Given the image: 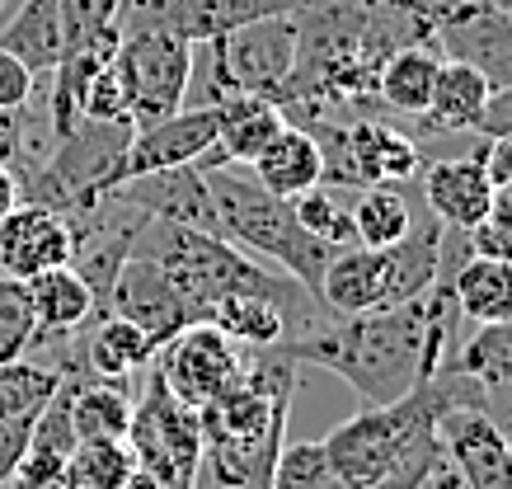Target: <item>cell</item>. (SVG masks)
<instances>
[{"label":"cell","mask_w":512,"mask_h":489,"mask_svg":"<svg viewBox=\"0 0 512 489\" xmlns=\"http://www.w3.org/2000/svg\"><path fill=\"white\" fill-rule=\"evenodd\" d=\"M489 95H494V85H489L475 66L442 57L433 99H428V113H423L419 123L428 127V132H475Z\"/></svg>","instance_id":"obj_25"},{"label":"cell","mask_w":512,"mask_h":489,"mask_svg":"<svg viewBox=\"0 0 512 489\" xmlns=\"http://www.w3.org/2000/svg\"><path fill=\"white\" fill-rule=\"evenodd\" d=\"M19 203H24V184L10 174V165H0V217H10Z\"/></svg>","instance_id":"obj_41"},{"label":"cell","mask_w":512,"mask_h":489,"mask_svg":"<svg viewBox=\"0 0 512 489\" xmlns=\"http://www.w3.org/2000/svg\"><path fill=\"white\" fill-rule=\"evenodd\" d=\"M15 489H76V475H71V452H52V447H33L24 452V461L10 475Z\"/></svg>","instance_id":"obj_33"},{"label":"cell","mask_w":512,"mask_h":489,"mask_svg":"<svg viewBox=\"0 0 512 489\" xmlns=\"http://www.w3.org/2000/svg\"><path fill=\"white\" fill-rule=\"evenodd\" d=\"M0 48L15 52L33 76H52L57 62L66 57V24H62V0H24L19 15L5 24Z\"/></svg>","instance_id":"obj_24"},{"label":"cell","mask_w":512,"mask_h":489,"mask_svg":"<svg viewBox=\"0 0 512 489\" xmlns=\"http://www.w3.org/2000/svg\"><path fill=\"white\" fill-rule=\"evenodd\" d=\"M109 311L113 316H127L132 325L151 334L156 344L174 339V334L193 325V311L184 306V297L170 287V278L151 264V259H141V254H127L123 273H118V283L109 292Z\"/></svg>","instance_id":"obj_16"},{"label":"cell","mask_w":512,"mask_h":489,"mask_svg":"<svg viewBox=\"0 0 512 489\" xmlns=\"http://www.w3.org/2000/svg\"><path fill=\"white\" fill-rule=\"evenodd\" d=\"M498 5H503V10H508V15H512V0H498Z\"/></svg>","instance_id":"obj_43"},{"label":"cell","mask_w":512,"mask_h":489,"mask_svg":"<svg viewBox=\"0 0 512 489\" xmlns=\"http://www.w3.org/2000/svg\"><path fill=\"white\" fill-rule=\"evenodd\" d=\"M437 71H442V52L428 48V43H409V48L390 52L376 71V104H386L400 118H423L428 99H433Z\"/></svg>","instance_id":"obj_22"},{"label":"cell","mask_w":512,"mask_h":489,"mask_svg":"<svg viewBox=\"0 0 512 489\" xmlns=\"http://www.w3.org/2000/svg\"><path fill=\"white\" fill-rule=\"evenodd\" d=\"M33 424H38V419H5V414H0V489L10 485L15 466L24 461V452H29Z\"/></svg>","instance_id":"obj_35"},{"label":"cell","mask_w":512,"mask_h":489,"mask_svg":"<svg viewBox=\"0 0 512 489\" xmlns=\"http://www.w3.org/2000/svg\"><path fill=\"white\" fill-rule=\"evenodd\" d=\"M202 174H207V189L217 203L221 236L231 240L235 250L264 259V264L282 269L287 278H296L306 292L320 297V278H325V264L334 259V245H325L301 226L292 198L268 193L249 174V165H212Z\"/></svg>","instance_id":"obj_3"},{"label":"cell","mask_w":512,"mask_h":489,"mask_svg":"<svg viewBox=\"0 0 512 489\" xmlns=\"http://www.w3.org/2000/svg\"><path fill=\"white\" fill-rule=\"evenodd\" d=\"M414 226V207L400 193V184H367L353 203V236L357 245H372V250H386L395 240L409 236Z\"/></svg>","instance_id":"obj_27"},{"label":"cell","mask_w":512,"mask_h":489,"mask_svg":"<svg viewBox=\"0 0 512 489\" xmlns=\"http://www.w3.org/2000/svg\"><path fill=\"white\" fill-rule=\"evenodd\" d=\"M71 475L76 489H127L137 480V457L127 442H76Z\"/></svg>","instance_id":"obj_30"},{"label":"cell","mask_w":512,"mask_h":489,"mask_svg":"<svg viewBox=\"0 0 512 489\" xmlns=\"http://www.w3.org/2000/svg\"><path fill=\"white\" fill-rule=\"evenodd\" d=\"M62 372L29 358H10L0 363V414L5 419H38L52 405V395L62 391Z\"/></svg>","instance_id":"obj_29"},{"label":"cell","mask_w":512,"mask_h":489,"mask_svg":"<svg viewBox=\"0 0 512 489\" xmlns=\"http://www.w3.org/2000/svg\"><path fill=\"white\" fill-rule=\"evenodd\" d=\"M0 5H5V0H0Z\"/></svg>","instance_id":"obj_44"},{"label":"cell","mask_w":512,"mask_h":489,"mask_svg":"<svg viewBox=\"0 0 512 489\" xmlns=\"http://www.w3.org/2000/svg\"><path fill=\"white\" fill-rule=\"evenodd\" d=\"M249 174L278 198H301L306 189L325 184V151L301 123H287L273 142L259 151V160L249 165Z\"/></svg>","instance_id":"obj_19"},{"label":"cell","mask_w":512,"mask_h":489,"mask_svg":"<svg viewBox=\"0 0 512 489\" xmlns=\"http://www.w3.org/2000/svg\"><path fill=\"white\" fill-rule=\"evenodd\" d=\"M306 0H123L118 29H165L193 48L217 43L264 15H292Z\"/></svg>","instance_id":"obj_9"},{"label":"cell","mask_w":512,"mask_h":489,"mask_svg":"<svg viewBox=\"0 0 512 489\" xmlns=\"http://www.w3.org/2000/svg\"><path fill=\"white\" fill-rule=\"evenodd\" d=\"M480 156H484V170H489V184H494V189H512V132L484 137Z\"/></svg>","instance_id":"obj_37"},{"label":"cell","mask_w":512,"mask_h":489,"mask_svg":"<svg viewBox=\"0 0 512 489\" xmlns=\"http://www.w3.org/2000/svg\"><path fill=\"white\" fill-rule=\"evenodd\" d=\"M296 15V10H292ZM292 15H264L254 24H240L235 33L202 43L207 52V80H202L198 104H221L231 95H287V80L296 66V19Z\"/></svg>","instance_id":"obj_6"},{"label":"cell","mask_w":512,"mask_h":489,"mask_svg":"<svg viewBox=\"0 0 512 489\" xmlns=\"http://www.w3.org/2000/svg\"><path fill=\"white\" fill-rule=\"evenodd\" d=\"M320 306L329 316H362V311H381V306H400L395 297V259L372 245H343L325 264L320 278Z\"/></svg>","instance_id":"obj_14"},{"label":"cell","mask_w":512,"mask_h":489,"mask_svg":"<svg viewBox=\"0 0 512 489\" xmlns=\"http://www.w3.org/2000/svg\"><path fill=\"white\" fill-rule=\"evenodd\" d=\"M447 287L456 311L475 325L484 320H508L512 316V259H484V254H466L461 264H451Z\"/></svg>","instance_id":"obj_21"},{"label":"cell","mask_w":512,"mask_h":489,"mask_svg":"<svg viewBox=\"0 0 512 489\" xmlns=\"http://www.w3.org/2000/svg\"><path fill=\"white\" fill-rule=\"evenodd\" d=\"M193 43L165 29H127L113 48V71L123 80L127 118L132 127L156 123L165 113L184 109L193 90Z\"/></svg>","instance_id":"obj_8"},{"label":"cell","mask_w":512,"mask_h":489,"mask_svg":"<svg viewBox=\"0 0 512 489\" xmlns=\"http://www.w3.org/2000/svg\"><path fill=\"white\" fill-rule=\"evenodd\" d=\"M419 5H428V10H433V19H437L442 10H451V5H466V0H419ZM489 5H498V0H489Z\"/></svg>","instance_id":"obj_42"},{"label":"cell","mask_w":512,"mask_h":489,"mask_svg":"<svg viewBox=\"0 0 512 489\" xmlns=\"http://www.w3.org/2000/svg\"><path fill=\"white\" fill-rule=\"evenodd\" d=\"M24 146V127H19V113L15 109H0V165H10Z\"/></svg>","instance_id":"obj_39"},{"label":"cell","mask_w":512,"mask_h":489,"mask_svg":"<svg viewBox=\"0 0 512 489\" xmlns=\"http://www.w3.org/2000/svg\"><path fill=\"white\" fill-rule=\"evenodd\" d=\"M127 146H132V123L80 118L66 137H57L52 160L33 174L29 203H43L62 217H80V212L99 207L127 174Z\"/></svg>","instance_id":"obj_5"},{"label":"cell","mask_w":512,"mask_h":489,"mask_svg":"<svg viewBox=\"0 0 512 489\" xmlns=\"http://www.w3.org/2000/svg\"><path fill=\"white\" fill-rule=\"evenodd\" d=\"M156 372L165 377L184 405L202 410L207 400H217L235 377H240V367H245V348L235 344L231 334H221L212 320H193L184 330L165 339L156 348Z\"/></svg>","instance_id":"obj_10"},{"label":"cell","mask_w":512,"mask_h":489,"mask_svg":"<svg viewBox=\"0 0 512 489\" xmlns=\"http://www.w3.org/2000/svg\"><path fill=\"white\" fill-rule=\"evenodd\" d=\"M85 118H99V123H132L127 118V95H123V80L113 71V57L90 80V95H85Z\"/></svg>","instance_id":"obj_34"},{"label":"cell","mask_w":512,"mask_h":489,"mask_svg":"<svg viewBox=\"0 0 512 489\" xmlns=\"http://www.w3.org/2000/svg\"><path fill=\"white\" fill-rule=\"evenodd\" d=\"M33 344H38V325H33L29 292H24V283L0 273V363L24 358Z\"/></svg>","instance_id":"obj_32"},{"label":"cell","mask_w":512,"mask_h":489,"mask_svg":"<svg viewBox=\"0 0 512 489\" xmlns=\"http://www.w3.org/2000/svg\"><path fill=\"white\" fill-rule=\"evenodd\" d=\"M419 489H470V485L461 480V471H456V466L447 461V452H442V457L428 466V475L419 480Z\"/></svg>","instance_id":"obj_40"},{"label":"cell","mask_w":512,"mask_h":489,"mask_svg":"<svg viewBox=\"0 0 512 489\" xmlns=\"http://www.w3.org/2000/svg\"><path fill=\"white\" fill-rule=\"evenodd\" d=\"M475 132H480V137H503V132H512V90H494V95H489Z\"/></svg>","instance_id":"obj_38"},{"label":"cell","mask_w":512,"mask_h":489,"mask_svg":"<svg viewBox=\"0 0 512 489\" xmlns=\"http://www.w3.org/2000/svg\"><path fill=\"white\" fill-rule=\"evenodd\" d=\"M66 414H71V433L76 442H127L132 428V391L127 381H90L76 386L66 377Z\"/></svg>","instance_id":"obj_23"},{"label":"cell","mask_w":512,"mask_h":489,"mask_svg":"<svg viewBox=\"0 0 512 489\" xmlns=\"http://www.w3.org/2000/svg\"><path fill=\"white\" fill-rule=\"evenodd\" d=\"M71 264V221L43 203H19L10 217H0V273L5 278H33L43 269Z\"/></svg>","instance_id":"obj_15"},{"label":"cell","mask_w":512,"mask_h":489,"mask_svg":"<svg viewBox=\"0 0 512 489\" xmlns=\"http://www.w3.org/2000/svg\"><path fill=\"white\" fill-rule=\"evenodd\" d=\"M423 203H428V217H437L447 231H470L494 203V184H489L480 146L470 156L433 160L423 170Z\"/></svg>","instance_id":"obj_17"},{"label":"cell","mask_w":512,"mask_h":489,"mask_svg":"<svg viewBox=\"0 0 512 489\" xmlns=\"http://www.w3.org/2000/svg\"><path fill=\"white\" fill-rule=\"evenodd\" d=\"M292 207H296V217H301V226H306L311 236H320L325 245H334V250L357 245V236H353V207L343 203L334 189L315 184V189H306L301 198H292Z\"/></svg>","instance_id":"obj_31"},{"label":"cell","mask_w":512,"mask_h":489,"mask_svg":"<svg viewBox=\"0 0 512 489\" xmlns=\"http://www.w3.org/2000/svg\"><path fill=\"white\" fill-rule=\"evenodd\" d=\"M113 203L137 207L141 217H160L174 226H193V231H217V203L207 189V174L198 165H174V170H151V174H127L109 189Z\"/></svg>","instance_id":"obj_12"},{"label":"cell","mask_w":512,"mask_h":489,"mask_svg":"<svg viewBox=\"0 0 512 489\" xmlns=\"http://www.w3.org/2000/svg\"><path fill=\"white\" fill-rule=\"evenodd\" d=\"M132 254L151 259L170 278V287L193 311V320H207V311L231 292H273V297L306 292L296 278H287L282 269H264L254 254L235 250L217 231H193V226H174L160 217H141L137 236H132Z\"/></svg>","instance_id":"obj_2"},{"label":"cell","mask_w":512,"mask_h":489,"mask_svg":"<svg viewBox=\"0 0 512 489\" xmlns=\"http://www.w3.org/2000/svg\"><path fill=\"white\" fill-rule=\"evenodd\" d=\"M24 292H29L38 339L71 334V330H80L90 316H99L94 292L85 287V278H80L71 264H57V269H43V273H33V278H24Z\"/></svg>","instance_id":"obj_20"},{"label":"cell","mask_w":512,"mask_h":489,"mask_svg":"<svg viewBox=\"0 0 512 489\" xmlns=\"http://www.w3.org/2000/svg\"><path fill=\"white\" fill-rule=\"evenodd\" d=\"M456 372H466L484 395L498 386H512V316L508 320H484L480 330L466 339V348L447 358Z\"/></svg>","instance_id":"obj_28"},{"label":"cell","mask_w":512,"mask_h":489,"mask_svg":"<svg viewBox=\"0 0 512 489\" xmlns=\"http://www.w3.org/2000/svg\"><path fill=\"white\" fill-rule=\"evenodd\" d=\"M212 146H217V109L212 104H184V109L165 113L156 123L132 127V146H127L123 170L151 174V170H174V165H198Z\"/></svg>","instance_id":"obj_13"},{"label":"cell","mask_w":512,"mask_h":489,"mask_svg":"<svg viewBox=\"0 0 512 489\" xmlns=\"http://www.w3.org/2000/svg\"><path fill=\"white\" fill-rule=\"evenodd\" d=\"M156 339L141 330V325H132L127 316H99V330L90 334V348H85V363H90L94 377L104 381H127L137 377V372H146V367L156 363Z\"/></svg>","instance_id":"obj_26"},{"label":"cell","mask_w":512,"mask_h":489,"mask_svg":"<svg viewBox=\"0 0 512 489\" xmlns=\"http://www.w3.org/2000/svg\"><path fill=\"white\" fill-rule=\"evenodd\" d=\"M451 311L456 301L442 273L423 297L362 316H329L311 334H296L282 344L292 348L301 367H325L343 377L362 395V405H390L447 367Z\"/></svg>","instance_id":"obj_1"},{"label":"cell","mask_w":512,"mask_h":489,"mask_svg":"<svg viewBox=\"0 0 512 489\" xmlns=\"http://www.w3.org/2000/svg\"><path fill=\"white\" fill-rule=\"evenodd\" d=\"M437 377L414 386L390 405H362L353 419H343L325 442L329 471L339 489H372L390 471L437 452Z\"/></svg>","instance_id":"obj_4"},{"label":"cell","mask_w":512,"mask_h":489,"mask_svg":"<svg viewBox=\"0 0 512 489\" xmlns=\"http://www.w3.org/2000/svg\"><path fill=\"white\" fill-rule=\"evenodd\" d=\"M212 109H217V146L198 160V170H212V165H254L259 151L292 123L278 99H264V95H231V99H221V104H212Z\"/></svg>","instance_id":"obj_18"},{"label":"cell","mask_w":512,"mask_h":489,"mask_svg":"<svg viewBox=\"0 0 512 489\" xmlns=\"http://www.w3.org/2000/svg\"><path fill=\"white\" fill-rule=\"evenodd\" d=\"M127 447L137 457V475L156 480L160 489H193V475H198V461H202L198 410L184 405L165 386L160 372H146V386L132 400Z\"/></svg>","instance_id":"obj_7"},{"label":"cell","mask_w":512,"mask_h":489,"mask_svg":"<svg viewBox=\"0 0 512 489\" xmlns=\"http://www.w3.org/2000/svg\"><path fill=\"white\" fill-rule=\"evenodd\" d=\"M433 48L451 62L475 66L494 90H512V15L489 0H466L442 10L433 24Z\"/></svg>","instance_id":"obj_11"},{"label":"cell","mask_w":512,"mask_h":489,"mask_svg":"<svg viewBox=\"0 0 512 489\" xmlns=\"http://www.w3.org/2000/svg\"><path fill=\"white\" fill-rule=\"evenodd\" d=\"M33 71L24 62H19L15 52H5L0 48V109H24V104H29L33 99Z\"/></svg>","instance_id":"obj_36"}]
</instances>
